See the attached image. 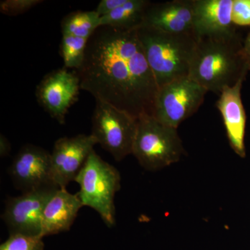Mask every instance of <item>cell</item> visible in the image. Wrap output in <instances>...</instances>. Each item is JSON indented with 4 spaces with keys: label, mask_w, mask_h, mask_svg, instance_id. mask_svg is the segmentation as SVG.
Segmentation results:
<instances>
[{
    "label": "cell",
    "mask_w": 250,
    "mask_h": 250,
    "mask_svg": "<svg viewBox=\"0 0 250 250\" xmlns=\"http://www.w3.org/2000/svg\"><path fill=\"white\" fill-rule=\"evenodd\" d=\"M98 144L93 135L79 134L60 138L51 153L52 180L59 188L76 180L88 156Z\"/></svg>",
    "instance_id": "30bf717a"
},
{
    "label": "cell",
    "mask_w": 250,
    "mask_h": 250,
    "mask_svg": "<svg viewBox=\"0 0 250 250\" xmlns=\"http://www.w3.org/2000/svg\"><path fill=\"white\" fill-rule=\"evenodd\" d=\"M0 250H44V243L41 237L10 233L8 239L0 246Z\"/></svg>",
    "instance_id": "d6986e66"
},
{
    "label": "cell",
    "mask_w": 250,
    "mask_h": 250,
    "mask_svg": "<svg viewBox=\"0 0 250 250\" xmlns=\"http://www.w3.org/2000/svg\"><path fill=\"white\" fill-rule=\"evenodd\" d=\"M126 1L127 0H102L95 11L101 17L114 11L117 8L124 4Z\"/></svg>",
    "instance_id": "7402d4cb"
},
{
    "label": "cell",
    "mask_w": 250,
    "mask_h": 250,
    "mask_svg": "<svg viewBox=\"0 0 250 250\" xmlns=\"http://www.w3.org/2000/svg\"><path fill=\"white\" fill-rule=\"evenodd\" d=\"M138 119L109 104L96 100L92 132L103 149L120 161L132 154Z\"/></svg>",
    "instance_id": "8992f818"
},
{
    "label": "cell",
    "mask_w": 250,
    "mask_h": 250,
    "mask_svg": "<svg viewBox=\"0 0 250 250\" xmlns=\"http://www.w3.org/2000/svg\"><path fill=\"white\" fill-rule=\"evenodd\" d=\"M83 207L78 192L72 194L66 188L57 189L44 208L41 238L69 231Z\"/></svg>",
    "instance_id": "5bb4252c"
},
{
    "label": "cell",
    "mask_w": 250,
    "mask_h": 250,
    "mask_svg": "<svg viewBox=\"0 0 250 250\" xmlns=\"http://www.w3.org/2000/svg\"><path fill=\"white\" fill-rule=\"evenodd\" d=\"M9 174L15 187L22 192L54 184L51 153L34 145L23 146L10 166Z\"/></svg>",
    "instance_id": "8fae6325"
},
{
    "label": "cell",
    "mask_w": 250,
    "mask_h": 250,
    "mask_svg": "<svg viewBox=\"0 0 250 250\" xmlns=\"http://www.w3.org/2000/svg\"><path fill=\"white\" fill-rule=\"evenodd\" d=\"M100 16L95 11L72 12L62 20V34L89 39L100 27Z\"/></svg>",
    "instance_id": "e0dca14e"
},
{
    "label": "cell",
    "mask_w": 250,
    "mask_h": 250,
    "mask_svg": "<svg viewBox=\"0 0 250 250\" xmlns=\"http://www.w3.org/2000/svg\"><path fill=\"white\" fill-rule=\"evenodd\" d=\"M11 150V143L9 140L6 139L4 135L1 134L0 136V155L1 157L9 155Z\"/></svg>",
    "instance_id": "603a6c76"
},
{
    "label": "cell",
    "mask_w": 250,
    "mask_h": 250,
    "mask_svg": "<svg viewBox=\"0 0 250 250\" xmlns=\"http://www.w3.org/2000/svg\"><path fill=\"white\" fill-rule=\"evenodd\" d=\"M231 18L233 24L250 25V0H233Z\"/></svg>",
    "instance_id": "44dd1931"
},
{
    "label": "cell",
    "mask_w": 250,
    "mask_h": 250,
    "mask_svg": "<svg viewBox=\"0 0 250 250\" xmlns=\"http://www.w3.org/2000/svg\"><path fill=\"white\" fill-rule=\"evenodd\" d=\"M80 89L77 72L63 67L43 77L36 88V96L38 103L49 116L63 125L69 108L78 99Z\"/></svg>",
    "instance_id": "9c48e42d"
},
{
    "label": "cell",
    "mask_w": 250,
    "mask_h": 250,
    "mask_svg": "<svg viewBox=\"0 0 250 250\" xmlns=\"http://www.w3.org/2000/svg\"><path fill=\"white\" fill-rule=\"evenodd\" d=\"M81 89L138 119L153 116L159 85L137 31L100 27L87 43L77 70Z\"/></svg>",
    "instance_id": "6da1fadb"
},
{
    "label": "cell",
    "mask_w": 250,
    "mask_h": 250,
    "mask_svg": "<svg viewBox=\"0 0 250 250\" xmlns=\"http://www.w3.org/2000/svg\"><path fill=\"white\" fill-rule=\"evenodd\" d=\"M58 188L51 184L7 199L2 219L9 233L41 237L44 208Z\"/></svg>",
    "instance_id": "ba28073f"
},
{
    "label": "cell",
    "mask_w": 250,
    "mask_h": 250,
    "mask_svg": "<svg viewBox=\"0 0 250 250\" xmlns=\"http://www.w3.org/2000/svg\"><path fill=\"white\" fill-rule=\"evenodd\" d=\"M243 49H244L245 57H246L247 62H248V67L250 70V34L247 38L245 45L243 46Z\"/></svg>",
    "instance_id": "cb8c5ba5"
},
{
    "label": "cell",
    "mask_w": 250,
    "mask_h": 250,
    "mask_svg": "<svg viewBox=\"0 0 250 250\" xmlns=\"http://www.w3.org/2000/svg\"><path fill=\"white\" fill-rule=\"evenodd\" d=\"M245 77L233 86L227 87L222 91L216 103L226 127L230 144L238 155L245 156L244 136L246 113L242 103L241 90Z\"/></svg>",
    "instance_id": "4fadbf2b"
},
{
    "label": "cell",
    "mask_w": 250,
    "mask_h": 250,
    "mask_svg": "<svg viewBox=\"0 0 250 250\" xmlns=\"http://www.w3.org/2000/svg\"><path fill=\"white\" fill-rule=\"evenodd\" d=\"M249 70L234 29L197 38L188 77L220 96Z\"/></svg>",
    "instance_id": "7a4b0ae2"
},
{
    "label": "cell",
    "mask_w": 250,
    "mask_h": 250,
    "mask_svg": "<svg viewBox=\"0 0 250 250\" xmlns=\"http://www.w3.org/2000/svg\"><path fill=\"white\" fill-rule=\"evenodd\" d=\"M151 2L148 0H127L114 11L101 16L100 27H111L125 30L137 29L143 25L145 14Z\"/></svg>",
    "instance_id": "2e32d148"
},
{
    "label": "cell",
    "mask_w": 250,
    "mask_h": 250,
    "mask_svg": "<svg viewBox=\"0 0 250 250\" xmlns=\"http://www.w3.org/2000/svg\"><path fill=\"white\" fill-rule=\"evenodd\" d=\"M193 19L192 0L151 2L145 14L143 25L164 32L182 34L193 31Z\"/></svg>",
    "instance_id": "7c38bea8"
},
{
    "label": "cell",
    "mask_w": 250,
    "mask_h": 250,
    "mask_svg": "<svg viewBox=\"0 0 250 250\" xmlns=\"http://www.w3.org/2000/svg\"><path fill=\"white\" fill-rule=\"evenodd\" d=\"M75 182L80 185L78 194L83 207L96 210L108 228L114 226L115 195L121 188V174L116 167L93 150Z\"/></svg>",
    "instance_id": "277c9868"
},
{
    "label": "cell",
    "mask_w": 250,
    "mask_h": 250,
    "mask_svg": "<svg viewBox=\"0 0 250 250\" xmlns=\"http://www.w3.org/2000/svg\"><path fill=\"white\" fill-rule=\"evenodd\" d=\"M184 152L176 128L163 124L150 115L138 118L132 154L145 169L156 170L172 165Z\"/></svg>",
    "instance_id": "5b68a950"
},
{
    "label": "cell",
    "mask_w": 250,
    "mask_h": 250,
    "mask_svg": "<svg viewBox=\"0 0 250 250\" xmlns=\"http://www.w3.org/2000/svg\"><path fill=\"white\" fill-rule=\"evenodd\" d=\"M88 39L70 35H62L60 53L67 69L78 70L84 62Z\"/></svg>",
    "instance_id": "ac0fdd59"
},
{
    "label": "cell",
    "mask_w": 250,
    "mask_h": 250,
    "mask_svg": "<svg viewBox=\"0 0 250 250\" xmlns=\"http://www.w3.org/2000/svg\"><path fill=\"white\" fill-rule=\"evenodd\" d=\"M193 31L196 37L233 29V0H192Z\"/></svg>",
    "instance_id": "9a60e30c"
},
{
    "label": "cell",
    "mask_w": 250,
    "mask_h": 250,
    "mask_svg": "<svg viewBox=\"0 0 250 250\" xmlns=\"http://www.w3.org/2000/svg\"><path fill=\"white\" fill-rule=\"evenodd\" d=\"M136 31L159 88L172 81L188 77L197 45L194 31L172 34L146 25Z\"/></svg>",
    "instance_id": "3957f363"
},
{
    "label": "cell",
    "mask_w": 250,
    "mask_h": 250,
    "mask_svg": "<svg viewBox=\"0 0 250 250\" xmlns=\"http://www.w3.org/2000/svg\"><path fill=\"white\" fill-rule=\"evenodd\" d=\"M207 93L189 77L172 81L159 88L153 116L163 124L177 129L182 122L198 111Z\"/></svg>",
    "instance_id": "52a82bcc"
},
{
    "label": "cell",
    "mask_w": 250,
    "mask_h": 250,
    "mask_svg": "<svg viewBox=\"0 0 250 250\" xmlns=\"http://www.w3.org/2000/svg\"><path fill=\"white\" fill-rule=\"evenodd\" d=\"M42 2V0H4L0 2V11L6 16H16L24 14Z\"/></svg>",
    "instance_id": "ffe728a7"
}]
</instances>
